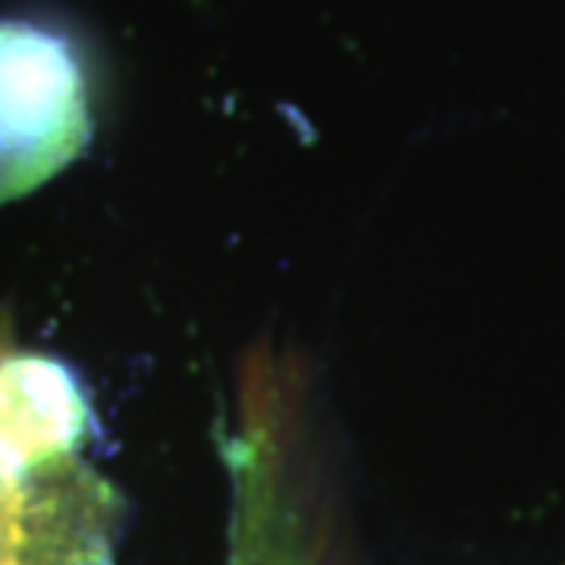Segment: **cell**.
Returning <instances> with one entry per match:
<instances>
[{"instance_id":"obj_1","label":"cell","mask_w":565,"mask_h":565,"mask_svg":"<svg viewBox=\"0 0 565 565\" xmlns=\"http://www.w3.org/2000/svg\"><path fill=\"white\" fill-rule=\"evenodd\" d=\"M88 434L76 377L0 333V565H107L114 490L82 456Z\"/></svg>"},{"instance_id":"obj_2","label":"cell","mask_w":565,"mask_h":565,"mask_svg":"<svg viewBox=\"0 0 565 565\" xmlns=\"http://www.w3.org/2000/svg\"><path fill=\"white\" fill-rule=\"evenodd\" d=\"M88 139V79L73 44L35 22H0V204L57 177Z\"/></svg>"}]
</instances>
